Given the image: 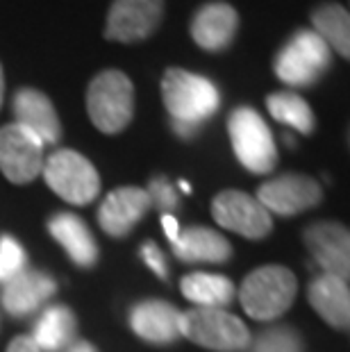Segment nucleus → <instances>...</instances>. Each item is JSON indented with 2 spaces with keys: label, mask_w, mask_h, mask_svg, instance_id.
<instances>
[{
  "label": "nucleus",
  "mask_w": 350,
  "mask_h": 352,
  "mask_svg": "<svg viewBox=\"0 0 350 352\" xmlns=\"http://www.w3.org/2000/svg\"><path fill=\"white\" fill-rule=\"evenodd\" d=\"M162 96L173 132L180 139H193L221 107L219 87L210 78L184 69H168L162 78Z\"/></svg>",
  "instance_id": "obj_1"
},
{
  "label": "nucleus",
  "mask_w": 350,
  "mask_h": 352,
  "mask_svg": "<svg viewBox=\"0 0 350 352\" xmlns=\"http://www.w3.org/2000/svg\"><path fill=\"white\" fill-rule=\"evenodd\" d=\"M12 111L14 123L25 127L34 137H39L43 146H55L62 139V123H59L55 104L39 89H19L14 94Z\"/></svg>",
  "instance_id": "obj_13"
},
{
  "label": "nucleus",
  "mask_w": 350,
  "mask_h": 352,
  "mask_svg": "<svg viewBox=\"0 0 350 352\" xmlns=\"http://www.w3.org/2000/svg\"><path fill=\"white\" fill-rule=\"evenodd\" d=\"M309 305L325 323L332 327L348 329L350 323V291L348 282L334 275H321L309 284Z\"/></svg>",
  "instance_id": "obj_20"
},
{
  "label": "nucleus",
  "mask_w": 350,
  "mask_h": 352,
  "mask_svg": "<svg viewBox=\"0 0 350 352\" xmlns=\"http://www.w3.org/2000/svg\"><path fill=\"white\" fill-rule=\"evenodd\" d=\"M173 254L187 264H226L232 257V245L219 232L193 226L182 230L173 241Z\"/></svg>",
  "instance_id": "obj_18"
},
{
  "label": "nucleus",
  "mask_w": 350,
  "mask_h": 352,
  "mask_svg": "<svg viewBox=\"0 0 350 352\" xmlns=\"http://www.w3.org/2000/svg\"><path fill=\"white\" fill-rule=\"evenodd\" d=\"M3 96H5V73L3 66H0V107H3Z\"/></svg>",
  "instance_id": "obj_32"
},
{
  "label": "nucleus",
  "mask_w": 350,
  "mask_h": 352,
  "mask_svg": "<svg viewBox=\"0 0 350 352\" xmlns=\"http://www.w3.org/2000/svg\"><path fill=\"white\" fill-rule=\"evenodd\" d=\"M139 254H141V259L146 261V266L151 268L155 275H160L162 280H166V275H168L166 259H164V252L160 250L157 243H155V241H144Z\"/></svg>",
  "instance_id": "obj_28"
},
{
  "label": "nucleus",
  "mask_w": 350,
  "mask_h": 352,
  "mask_svg": "<svg viewBox=\"0 0 350 352\" xmlns=\"http://www.w3.org/2000/svg\"><path fill=\"white\" fill-rule=\"evenodd\" d=\"M323 198V189L316 179L300 173H285L264 182L257 191V200L269 214L296 216L316 207Z\"/></svg>",
  "instance_id": "obj_11"
},
{
  "label": "nucleus",
  "mask_w": 350,
  "mask_h": 352,
  "mask_svg": "<svg viewBox=\"0 0 350 352\" xmlns=\"http://www.w3.org/2000/svg\"><path fill=\"white\" fill-rule=\"evenodd\" d=\"M78 320L66 305H50L46 311L36 318L30 339L39 352H64L76 343Z\"/></svg>",
  "instance_id": "obj_21"
},
{
  "label": "nucleus",
  "mask_w": 350,
  "mask_h": 352,
  "mask_svg": "<svg viewBox=\"0 0 350 352\" xmlns=\"http://www.w3.org/2000/svg\"><path fill=\"white\" fill-rule=\"evenodd\" d=\"M230 144L239 164L255 175L271 173L278 164L273 132L266 121L252 107H237L228 116Z\"/></svg>",
  "instance_id": "obj_5"
},
{
  "label": "nucleus",
  "mask_w": 350,
  "mask_h": 352,
  "mask_svg": "<svg viewBox=\"0 0 350 352\" xmlns=\"http://www.w3.org/2000/svg\"><path fill=\"white\" fill-rule=\"evenodd\" d=\"M252 352H305V343L294 327H271L250 341Z\"/></svg>",
  "instance_id": "obj_25"
},
{
  "label": "nucleus",
  "mask_w": 350,
  "mask_h": 352,
  "mask_svg": "<svg viewBox=\"0 0 350 352\" xmlns=\"http://www.w3.org/2000/svg\"><path fill=\"white\" fill-rule=\"evenodd\" d=\"M162 223H164V232H166V236L171 239V243H173L175 239L180 236V232H182L180 223H177V219H175L173 214H164L162 216Z\"/></svg>",
  "instance_id": "obj_30"
},
{
  "label": "nucleus",
  "mask_w": 350,
  "mask_h": 352,
  "mask_svg": "<svg viewBox=\"0 0 350 352\" xmlns=\"http://www.w3.org/2000/svg\"><path fill=\"white\" fill-rule=\"evenodd\" d=\"M266 107H269V114L278 123L294 127V130L300 134L314 132V127H316L314 111H311V107L303 96H298L294 91L271 94L269 98H266Z\"/></svg>",
  "instance_id": "obj_24"
},
{
  "label": "nucleus",
  "mask_w": 350,
  "mask_h": 352,
  "mask_svg": "<svg viewBox=\"0 0 350 352\" xmlns=\"http://www.w3.org/2000/svg\"><path fill=\"white\" fill-rule=\"evenodd\" d=\"M28 268V254L17 239L10 234L0 236V284L10 282L12 277Z\"/></svg>",
  "instance_id": "obj_26"
},
{
  "label": "nucleus",
  "mask_w": 350,
  "mask_h": 352,
  "mask_svg": "<svg viewBox=\"0 0 350 352\" xmlns=\"http://www.w3.org/2000/svg\"><path fill=\"white\" fill-rule=\"evenodd\" d=\"M298 294L296 275L285 266H262L241 284L243 311L255 320H275L294 305Z\"/></svg>",
  "instance_id": "obj_3"
},
{
  "label": "nucleus",
  "mask_w": 350,
  "mask_h": 352,
  "mask_svg": "<svg viewBox=\"0 0 350 352\" xmlns=\"http://www.w3.org/2000/svg\"><path fill=\"white\" fill-rule=\"evenodd\" d=\"M180 336L214 352H243L252 341L241 318L210 307H193L180 314Z\"/></svg>",
  "instance_id": "obj_4"
},
{
  "label": "nucleus",
  "mask_w": 350,
  "mask_h": 352,
  "mask_svg": "<svg viewBox=\"0 0 350 352\" xmlns=\"http://www.w3.org/2000/svg\"><path fill=\"white\" fill-rule=\"evenodd\" d=\"M182 296L196 307L223 309L234 300V284L226 275L191 273L182 277Z\"/></svg>",
  "instance_id": "obj_22"
},
{
  "label": "nucleus",
  "mask_w": 350,
  "mask_h": 352,
  "mask_svg": "<svg viewBox=\"0 0 350 352\" xmlns=\"http://www.w3.org/2000/svg\"><path fill=\"white\" fill-rule=\"evenodd\" d=\"M148 200H151V207L162 209L164 214H171L180 207V196H177V186L171 184L166 177H153L151 184H148Z\"/></svg>",
  "instance_id": "obj_27"
},
{
  "label": "nucleus",
  "mask_w": 350,
  "mask_h": 352,
  "mask_svg": "<svg viewBox=\"0 0 350 352\" xmlns=\"http://www.w3.org/2000/svg\"><path fill=\"white\" fill-rule=\"evenodd\" d=\"M43 168V144L17 123L0 127V170L14 184H28Z\"/></svg>",
  "instance_id": "obj_9"
},
{
  "label": "nucleus",
  "mask_w": 350,
  "mask_h": 352,
  "mask_svg": "<svg viewBox=\"0 0 350 352\" xmlns=\"http://www.w3.org/2000/svg\"><path fill=\"white\" fill-rule=\"evenodd\" d=\"M66 352H98L89 341H76Z\"/></svg>",
  "instance_id": "obj_31"
},
{
  "label": "nucleus",
  "mask_w": 350,
  "mask_h": 352,
  "mask_svg": "<svg viewBox=\"0 0 350 352\" xmlns=\"http://www.w3.org/2000/svg\"><path fill=\"white\" fill-rule=\"evenodd\" d=\"M151 209L146 189L139 186H118L109 191L98 209V223L109 236H125Z\"/></svg>",
  "instance_id": "obj_16"
},
{
  "label": "nucleus",
  "mask_w": 350,
  "mask_h": 352,
  "mask_svg": "<svg viewBox=\"0 0 350 352\" xmlns=\"http://www.w3.org/2000/svg\"><path fill=\"white\" fill-rule=\"evenodd\" d=\"M332 62V50L314 30H298L275 57V76L287 87L303 89L316 85Z\"/></svg>",
  "instance_id": "obj_6"
},
{
  "label": "nucleus",
  "mask_w": 350,
  "mask_h": 352,
  "mask_svg": "<svg viewBox=\"0 0 350 352\" xmlns=\"http://www.w3.org/2000/svg\"><path fill=\"white\" fill-rule=\"evenodd\" d=\"M239 30V14L230 3H205L193 14L189 32L191 39L207 52H221L234 41Z\"/></svg>",
  "instance_id": "obj_14"
},
{
  "label": "nucleus",
  "mask_w": 350,
  "mask_h": 352,
  "mask_svg": "<svg viewBox=\"0 0 350 352\" xmlns=\"http://www.w3.org/2000/svg\"><path fill=\"white\" fill-rule=\"evenodd\" d=\"M177 186H180V189H182L184 193H191V189H189V182H184V179H182V182L177 184Z\"/></svg>",
  "instance_id": "obj_33"
},
{
  "label": "nucleus",
  "mask_w": 350,
  "mask_h": 352,
  "mask_svg": "<svg viewBox=\"0 0 350 352\" xmlns=\"http://www.w3.org/2000/svg\"><path fill=\"white\" fill-rule=\"evenodd\" d=\"M87 111L91 123L105 134H118L135 116V87L121 71L98 73L87 89Z\"/></svg>",
  "instance_id": "obj_2"
},
{
  "label": "nucleus",
  "mask_w": 350,
  "mask_h": 352,
  "mask_svg": "<svg viewBox=\"0 0 350 352\" xmlns=\"http://www.w3.org/2000/svg\"><path fill=\"white\" fill-rule=\"evenodd\" d=\"M7 352H39V348L34 346V341L30 336H17L10 346H7Z\"/></svg>",
  "instance_id": "obj_29"
},
{
  "label": "nucleus",
  "mask_w": 350,
  "mask_h": 352,
  "mask_svg": "<svg viewBox=\"0 0 350 352\" xmlns=\"http://www.w3.org/2000/svg\"><path fill=\"white\" fill-rule=\"evenodd\" d=\"M212 216L221 228L245 239H264L273 232V219L257 198L243 191L226 189L212 200Z\"/></svg>",
  "instance_id": "obj_8"
},
{
  "label": "nucleus",
  "mask_w": 350,
  "mask_h": 352,
  "mask_svg": "<svg viewBox=\"0 0 350 352\" xmlns=\"http://www.w3.org/2000/svg\"><path fill=\"white\" fill-rule=\"evenodd\" d=\"M43 179L62 200L71 205H89L100 193V175L85 155L71 148L55 151L43 160Z\"/></svg>",
  "instance_id": "obj_7"
},
{
  "label": "nucleus",
  "mask_w": 350,
  "mask_h": 352,
  "mask_svg": "<svg viewBox=\"0 0 350 352\" xmlns=\"http://www.w3.org/2000/svg\"><path fill=\"white\" fill-rule=\"evenodd\" d=\"M164 19V0H114L105 21V39L137 43L155 34Z\"/></svg>",
  "instance_id": "obj_10"
},
{
  "label": "nucleus",
  "mask_w": 350,
  "mask_h": 352,
  "mask_svg": "<svg viewBox=\"0 0 350 352\" xmlns=\"http://www.w3.org/2000/svg\"><path fill=\"white\" fill-rule=\"evenodd\" d=\"M55 291L57 284L48 273L25 268L23 273H19L10 282L3 284V289H0V302H3V309L10 316L23 318L34 314L41 305H46L55 296Z\"/></svg>",
  "instance_id": "obj_15"
},
{
  "label": "nucleus",
  "mask_w": 350,
  "mask_h": 352,
  "mask_svg": "<svg viewBox=\"0 0 350 352\" xmlns=\"http://www.w3.org/2000/svg\"><path fill=\"white\" fill-rule=\"evenodd\" d=\"M48 232L78 266L89 268L98 261V245H96V239L80 216L59 212L48 221Z\"/></svg>",
  "instance_id": "obj_19"
},
{
  "label": "nucleus",
  "mask_w": 350,
  "mask_h": 352,
  "mask_svg": "<svg viewBox=\"0 0 350 352\" xmlns=\"http://www.w3.org/2000/svg\"><path fill=\"white\" fill-rule=\"evenodd\" d=\"M130 327L139 339L155 346H168L180 339V311L157 298L141 300L130 309Z\"/></svg>",
  "instance_id": "obj_17"
},
{
  "label": "nucleus",
  "mask_w": 350,
  "mask_h": 352,
  "mask_svg": "<svg viewBox=\"0 0 350 352\" xmlns=\"http://www.w3.org/2000/svg\"><path fill=\"white\" fill-rule=\"evenodd\" d=\"M305 243L311 257L323 268V275H334L348 282L350 273V236L339 223H314L305 230Z\"/></svg>",
  "instance_id": "obj_12"
},
{
  "label": "nucleus",
  "mask_w": 350,
  "mask_h": 352,
  "mask_svg": "<svg viewBox=\"0 0 350 352\" xmlns=\"http://www.w3.org/2000/svg\"><path fill=\"white\" fill-rule=\"evenodd\" d=\"M314 32L327 43V48L350 57V14L339 3H323L311 12Z\"/></svg>",
  "instance_id": "obj_23"
}]
</instances>
